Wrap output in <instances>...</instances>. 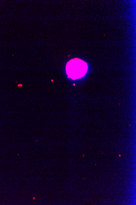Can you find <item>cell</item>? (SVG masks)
Wrapping results in <instances>:
<instances>
[{
  "label": "cell",
  "mask_w": 136,
  "mask_h": 205,
  "mask_svg": "<svg viewBox=\"0 0 136 205\" xmlns=\"http://www.w3.org/2000/svg\"><path fill=\"white\" fill-rule=\"evenodd\" d=\"M88 69L87 63L83 60L74 58L70 60L66 65V73L71 79H80L87 73Z\"/></svg>",
  "instance_id": "cell-1"
}]
</instances>
